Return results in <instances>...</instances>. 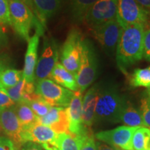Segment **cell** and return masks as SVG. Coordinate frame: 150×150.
I'll use <instances>...</instances> for the list:
<instances>
[{
	"mask_svg": "<svg viewBox=\"0 0 150 150\" xmlns=\"http://www.w3.org/2000/svg\"><path fill=\"white\" fill-rule=\"evenodd\" d=\"M145 25L133 24L122 29L116 47L117 67L123 73L142 59Z\"/></svg>",
	"mask_w": 150,
	"mask_h": 150,
	"instance_id": "6da1fadb",
	"label": "cell"
},
{
	"mask_svg": "<svg viewBox=\"0 0 150 150\" xmlns=\"http://www.w3.org/2000/svg\"><path fill=\"white\" fill-rule=\"evenodd\" d=\"M127 99L120 93L118 87L111 81L99 83L94 123L120 122V115Z\"/></svg>",
	"mask_w": 150,
	"mask_h": 150,
	"instance_id": "7a4b0ae2",
	"label": "cell"
},
{
	"mask_svg": "<svg viewBox=\"0 0 150 150\" xmlns=\"http://www.w3.org/2000/svg\"><path fill=\"white\" fill-rule=\"evenodd\" d=\"M7 1L11 26L21 38L27 41L29 40L30 32L33 26H35V29L44 31L43 27L29 6L24 4L21 0Z\"/></svg>",
	"mask_w": 150,
	"mask_h": 150,
	"instance_id": "3957f363",
	"label": "cell"
},
{
	"mask_svg": "<svg viewBox=\"0 0 150 150\" xmlns=\"http://www.w3.org/2000/svg\"><path fill=\"white\" fill-rule=\"evenodd\" d=\"M99 74V59L95 46L89 39H83L81 64L76 77L79 91L83 93L97 79Z\"/></svg>",
	"mask_w": 150,
	"mask_h": 150,
	"instance_id": "277c9868",
	"label": "cell"
},
{
	"mask_svg": "<svg viewBox=\"0 0 150 150\" xmlns=\"http://www.w3.org/2000/svg\"><path fill=\"white\" fill-rule=\"evenodd\" d=\"M83 37L79 30L72 29L60 50L61 63L76 76L81 64Z\"/></svg>",
	"mask_w": 150,
	"mask_h": 150,
	"instance_id": "5b68a950",
	"label": "cell"
},
{
	"mask_svg": "<svg viewBox=\"0 0 150 150\" xmlns=\"http://www.w3.org/2000/svg\"><path fill=\"white\" fill-rule=\"evenodd\" d=\"M35 93L52 106L67 108L74 92L62 87L50 79H44L35 83Z\"/></svg>",
	"mask_w": 150,
	"mask_h": 150,
	"instance_id": "8992f818",
	"label": "cell"
},
{
	"mask_svg": "<svg viewBox=\"0 0 150 150\" xmlns=\"http://www.w3.org/2000/svg\"><path fill=\"white\" fill-rule=\"evenodd\" d=\"M59 59V46L52 37L44 36L42 51L35 71V83L50 77Z\"/></svg>",
	"mask_w": 150,
	"mask_h": 150,
	"instance_id": "52a82bcc",
	"label": "cell"
},
{
	"mask_svg": "<svg viewBox=\"0 0 150 150\" xmlns=\"http://www.w3.org/2000/svg\"><path fill=\"white\" fill-rule=\"evenodd\" d=\"M149 14V11L136 0H117L116 20L122 29L133 24L145 25Z\"/></svg>",
	"mask_w": 150,
	"mask_h": 150,
	"instance_id": "ba28073f",
	"label": "cell"
},
{
	"mask_svg": "<svg viewBox=\"0 0 150 150\" xmlns=\"http://www.w3.org/2000/svg\"><path fill=\"white\" fill-rule=\"evenodd\" d=\"M139 127L120 126L110 130L102 131L95 134L99 141L120 150H133L132 138Z\"/></svg>",
	"mask_w": 150,
	"mask_h": 150,
	"instance_id": "9c48e42d",
	"label": "cell"
},
{
	"mask_svg": "<svg viewBox=\"0 0 150 150\" xmlns=\"http://www.w3.org/2000/svg\"><path fill=\"white\" fill-rule=\"evenodd\" d=\"M122 29V28L115 19L93 28V33L105 52L108 55H113Z\"/></svg>",
	"mask_w": 150,
	"mask_h": 150,
	"instance_id": "30bf717a",
	"label": "cell"
},
{
	"mask_svg": "<svg viewBox=\"0 0 150 150\" xmlns=\"http://www.w3.org/2000/svg\"><path fill=\"white\" fill-rule=\"evenodd\" d=\"M117 0H97L86 14L84 20L92 29L115 20Z\"/></svg>",
	"mask_w": 150,
	"mask_h": 150,
	"instance_id": "8fae6325",
	"label": "cell"
},
{
	"mask_svg": "<svg viewBox=\"0 0 150 150\" xmlns=\"http://www.w3.org/2000/svg\"><path fill=\"white\" fill-rule=\"evenodd\" d=\"M0 127L4 136L13 142L17 149L23 145L21 138L22 127L17 117L14 106L0 112Z\"/></svg>",
	"mask_w": 150,
	"mask_h": 150,
	"instance_id": "7c38bea8",
	"label": "cell"
},
{
	"mask_svg": "<svg viewBox=\"0 0 150 150\" xmlns=\"http://www.w3.org/2000/svg\"><path fill=\"white\" fill-rule=\"evenodd\" d=\"M82 94L74 92L67 108L69 119V134L73 138L79 136L88 128L82 121Z\"/></svg>",
	"mask_w": 150,
	"mask_h": 150,
	"instance_id": "4fadbf2b",
	"label": "cell"
},
{
	"mask_svg": "<svg viewBox=\"0 0 150 150\" xmlns=\"http://www.w3.org/2000/svg\"><path fill=\"white\" fill-rule=\"evenodd\" d=\"M37 122L49 127L56 134H69V119L66 108L52 106L45 115L37 117Z\"/></svg>",
	"mask_w": 150,
	"mask_h": 150,
	"instance_id": "5bb4252c",
	"label": "cell"
},
{
	"mask_svg": "<svg viewBox=\"0 0 150 150\" xmlns=\"http://www.w3.org/2000/svg\"><path fill=\"white\" fill-rule=\"evenodd\" d=\"M42 32L35 30V33L27 41L28 45L24 57V65L22 70L23 79L26 81L35 83V71L38 63V50L40 36Z\"/></svg>",
	"mask_w": 150,
	"mask_h": 150,
	"instance_id": "9a60e30c",
	"label": "cell"
},
{
	"mask_svg": "<svg viewBox=\"0 0 150 150\" xmlns=\"http://www.w3.org/2000/svg\"><path fill=\"white\" fill-rule=\"evenodd\" d=\"M56 135L57 134L49 127L36 122L22 128L21 138L23 144L27 142H32L42 145L54 140Z\"/></svg>",
	"mask_w": 150,
	"mask_h": 150,
	"instance_id": "2e32d148",
	"label": "cell"
},
{
	"mask_svg": "<svg viewBox=\"0 0 150 150\" xmlns=\"http://www.w3.org/2000/svg\"><path fill=\"white\" fill-rule=\"evenodd\" d=\"M98 88L99 83H97L86 92L82 100V121L86 127H91L94 124Z\"/></svg>",
	"mask_w": 150,
	"mask_h": 150,
	"instance_id": "e0dca14e",
	"label": "cell"
},
{
	"mask_svg": "<svg viewBox=\"0 0 150 150\" xmlns=\"http://www.w3.org/2000/svg\"><path fill=\"white\" fill-rule=\"evenodd\" d=\"M35 16L43 27L46 22L59 10L62 0H32Z\"/></svg>",
	"mask_w": 150,
	"mask_h": 150,
	"instance_id": "ac0fdd59",
	"label": "cell"
},
{
	"mask_svg": "<svg viewBox=\"0 0 150 150\" xmlns=\"http://www.w3.org/2000/svg\"><path fill=\"white\" fill-rule=\"evenodd\" d=\"M50 78L65 88L72 92L79 91L75 75L66 70L59 62H58L54 66L53 70L50 74Z\"/></svg>",
	"mask_w": 150,
	"mask_h": 150,
	"instance_id": "d6986e66",
	"label": "cell"
},
{
	"mask_svg": "<svg viewBox=\"0 0 150 150\" xmlns=\"http://www.w3.org/2000/svg\"><path fill=\"white\" fill-rule=\"evenodd\" d=\"M45 150H79V142L70 134H57L51 141L40 145Z\"/></svg>",
	"mask_w": 150,
	"mask_h": 150,
	"instance_id": "ffe728a7",
	"label": "cell"
},
{
	"mask_svg": "<svg viewBox=\"0 0 150 150\" xmlns=\"http://www.w3.org/2000/svg\"><path fill=\"white\" fill-rule=\"evenodd\" d=\"M6 92L15 104L27 102L35 93V83L26 81L23 78L13 87L6 89Z\"/></svg>",
	"mask_w": 150,
	"mask_h": 150,
	"instance_id": "44dd1931",
	"label": "cell"
},
{
	"mask_svg": "<svg viewBox=\"0 0 150 150\" xmlns=\"http://www.w3.org/2000/svg\"><path fill=\"white\" fill-rule=\"evenodd\" d=\"M120 122L131 127H145L140 110L127 101L120 115Z\"/></svg>",
	"mask_w": 150,
	"mask_h": 150,
	"instance_id": "7402d4cb",
	"label": "cell"
},
{
	"mask_svg": "<svg viewBox=\"0 0 150 150\" xmlns=\"http://www.w3.org/2000/svg\"><path fill=\"white\" fill-rule=\"evenodd\" d=\"M15 111L22 128L37 122V116L25 102H19L14 105Z\"/></svg>",
	"mask_w": 150,
	"mask_h": 150,
	"instance_id": "603a6c76",
	"label": "cell"
},
{
	"mask_svg": "<svg viewBox=\"0 0 150 150\" xmlns=\"http://www.w3.org/2000/svg\"><path fill=\"white\" fill-rule=\"evenodd\" d=\"M97 0H70V11L74 21L84 20L86 14Z\"/></svg>",
	"mask_w": 150,
	"mask_h": 150,
	"instance_id": "cb8c5ba5",
	"label": "cell"
},
{
	"mask_svg": "<svg viewBox=\"0 0 150 150\" xmlns=\"http://www.w3.org/2000/svg\"><path fill=\"white\" fill-rule=\"evenodd\" d=\"M23 78L22 70L6 67L0 73V87L6 90L13 87Z\"/></svg>",
	"mask_w": 150,
	"mask_h": 150,
	"instance_id": "d4e9b609",
	"label": "cell"
},
{
	"mask_svg": "<svg viewBox=\"0 0 150 150\" xmlns=\"http://www.w3.org/2000/svg\"><path fill=\"white\" fill-rule=\"evenodd\" d=\"M130 85L134 88H150V66L145 68H136L131 75Z\"/></svg>",
	"mask_w": 150,
	"mask_h": 150,
	"instance_id": "484cf974",
	"label": "cell"
},
{
	"mask_svg": "<svg viewBox=\"0 0 150 150\" xmlns=\"http://www.w3.org/2000/svg\"><path fill=\"white\" fill-rule=\"evenodd\" d=\"M149 137L150 129L147 127H139L135 131L133 136V150H148Z\"/></svg>",
	"mask_w": 150,
	"mask_h": 150,
	"instance_id": "4316f807",
	"label": "cell"
},
{
	"mask_svg": "<svg viewBox=\"0 0 150 150\" xmlns=\"http://www.w3.org/2000/svg\"><path fill=\"white\" fill-rule=\"evenodd\" d=\"M25 103L29 105V107L38 117H41L45 115L52 107V106H50L38 95L35 98Z\"/></svg>",
	"mask_w": 150,
	"mask_h": 150,
	"instance_id": "83f0119b",
	"label": "cell"
},
{
	"mask_svg": "<svg viewBox=\"0 0 150 150\" xmlns=\"http://www.w3.org/2000/svg\"><path fill=\"white\" fill-rule=\"evenodd\" d=\"M139 110L145 127L150 128V88L146 89L142 94Z\"/></svg>",
	"mask_w": 150,
	"mask_h": 150,
	"instance_id": "f1b7e54d",
	"label": "cell"
},
{
	"mask_svg": "<svg viewBox=\"0 0 150 150\" xmlns=\"http://www.w3.org/2000/svg\"><path fill=\"white\" fill-rule=\"evenodd\" d=\"M76 140L79 142V150H97L95 140L91 129L84 134L76 137Z\"/></svg>",
	"mask_w": 150,
	"mask_h": 150,
	"instance_id": "f546056e",
	"label": "cell"
},
{
	"mask_svg": "<svg viewBox=\"0 0 150 150\" xmlns=\"http://www.w3.org/2000/svg\"><path fill=\"white\" fill-rule=\"evenodd\" d=\"M0 24L11 26L9 8L7 0H0Z\"/></svg>",
	"mask_w": 150,
	"mask_h": 150,
	"instance_id": "4dcf8cb0",
	"label": "cell"
},
{
	"mask_svg": "<svg viewBox=\"0 0 150 150\" xmlns=\"http://www.w3.org/2000/svg\"><path fill=\"white\" fill-rule=\"evenodd\" d=\"M16 104L10 98L6 90L0 87V112Z\"/></svg>",
	"mask_w": 150,
	"mask_h": 150,
	"instance_id": "1f68e13d",
	"label": "cell"
},
{
	"mask_svg": "<svg viewBox=\"0 0 150 150\" xmlns=\"http://www.w3.org/2000/svg\"><path fill=\"white\" fill-rule=\"evenodd\" d=\"M142 57L147 61L150 62V29L145 31Z\"/></svg>",
	"mask_w": 150,
	"mask_h": 150,
	"instance_id": "d6a6232c",
	"label": "cell"
},
{
	"mask_svg": "<svg viewBox=\"0 0 150 150\" xmlns=\"http://www.w3.org/2000/svg\"><path fill=\"white\" fill-rule=\"evenodd\" d=\"M0 150H18L14 143L4 136H0Z\"/></svg>",
	"mask_w": 150,
	"mask_h": 150,
	"instance_id": "836d02e7",
	"label": "cell"
},
{
	"mask_svg": "<svg viewBox=\"0 0 150 150\" xmlns=\"http://www.w3.org/2000/svg\"><path fill=\"white\" fill-rule=\"evenodd\" d=\"M18 150H44L40 144L32 142H24Z\"/></svg>",
	"mask_w": 150,
	"mask_h": 150,
	"instance_id": "e575fe53",
	"label": "cell"
},
{
	"mask_svg": "<svg viewBox=\"0 0 150 150\" xmlns=\"http://www.w3.org/2000/svg\"><path fill=\"white\" fill-rule=\"evenodd\" d=\"M96 143V149L97 150H120L117 148L112 147L111 146L107 145V144L104 143V142L97 141L95 142Z\"/></svg>",
	"mask_w": 150,
	"mask_h": 150,
	"instance_id": "d590c367",
	"label": "cell"
},
{
	"mask_svg": "<svg viewBox=\"0 0 150 150\" xmlns=\"http://www.w3.org/2000/svg\"><path fill=\"white\" fill-rule=\"evenodd\" d=\"M7 42H8V38H7L6 33L2 26L0 24V46L5 45Z\"/></svg>",
	"mask_w": 150,
	"mask_h": 150,
	"instance_id": "8d00e7d4",
	"label": "cell"
},
{
	"mask_svg": "<svg viewBox=\"0 0 150 150\" xmlns=\"http://www.w3.org/2000/svg\"><path fill=\"white\" fill-rule=\"evenodd\" d=\"M8 67V65H7L6 60L3 56H0V73L4 70V69Z\"/></svg>",
	"mask_w": 150,
	"mask_h": 150,
	"instance_id": "74e56055",
	"label": "cell"
},
{
	"mask_svg": "<svg viewBox=\"0 0 150 150\" xmlns=\"http://www.w3.org/2000/svg\"><path fill=\"white\" fill-rule=\"evenodd\" d=\"M136 1L144 8L150 9V0H136Z\"/></svg>",
	"mask_w": 150,
	"mask_h": 150,
	"instance_id": "f35d334b",
	"label": "cell"
},
{
	"mask_svg": "<svg viewBox=\"0 0 150 150\" xmlns=\"http://www.w3.org/2000/svg\"><path fill=\"white\" fill-rule=\"evenodd\" d=\"M22 1H23L24 4H26L27 6H29L30 8L32 10L33 12H34V8H33V5L32 3V0H21Z\"/></svg>",
	"mask_w": 150,
	"mask_h": 150,
	"instance_id": "ab89813d",
	"label": "cell"
},
{
	"mask_svg": "<svg viewBox=\"0 0 150 150\" xmlns=\"http://www.w3.org/2000/svg\"><path fill=\"white\" fill-rule=\"evenodd\" d=\"M0 136H4V132L2 131V129H1V127H0Z\"/></svg>",
	"mask_w": 150,
	"mask_h": 150,
	"instance_id": "60d3db41",
	"label": "cell"
},
{
	"mask_svg": "<svg viewBox=\"0 0 150 150\" xmlns=\"http://www.w3.org/2000/svg\"><path fill=\"white\" fill-rule=\"evenodd\" d=\"M44 150H45V149H44Z\"/></svg>",
	"mask_w": 150,
	"mask_h": 150,
	"instance_id": "b9f144b4",
	"label": "cell"
}]
</instances>
